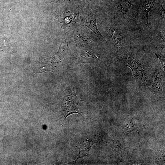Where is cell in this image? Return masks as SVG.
I'll use <instances>...</instances> for the list:
<instances>
[{
  "mask_svg": "<svg viewBox=\"0 0 165 165\" xmlns=\"http://www.w3.org/2000/svg\"><path fill=\"white\" fill-rule=\"evenodd\" d=\"M68 52V43L63 37L58 51L53 56L46 58L35 68V72L41 73L46 71L53 72L60 67L65 59Z\"/></svg>",
  "mask_w": 165,
  "mask_h": 165,
  "instance_id": "6da1fadb",
  "label": "cell"
},
{
  "mask_svg": "<svg viewBox=\"0 0 165 165\" xmlns=\"http://www.w3.org/2000/svg\"><path fill=\"white\" fill-rule=\"evenodd\" d=\"M79 100L75 93V87L70 86L65 90L61 102V108L63 118L65 119L74 113L81 115L78 108Z\"/></svg>",
  "mask_w": 165,
  "mask_h": 165,
  "instance_id": "7a4b0ae2",
  "label": "cell"
},
{
  "mask_svg": "<svg viewBox=\"0 0 165 165\" xmlns=\"http://www.w3.org/2000/svg\"><path fill=\"white\" fill-rule=\"evenodd\" d=\"M122 60L125 65L129 67L132 72V78L141 79H144L145 69L142 64L134 57L130 44L129 50L122 57Z\"/></svg>",
  "mask_w": 165,
  "mask_h": 165,
  "instance_id": "3957f363",
  "label": "cell"
},
{
  "mask_svg": "<svg viewBox=\"0 0 165 165\" xmlns=\"http://www.w3.org/2000/svg\"><path fill=\"white\" fill-rule=\"evenodd\" d=\"M102 26L107 32L114 45L121 48L124 44L125 38L123 31L109 24H103Z\"/></svg>",
  "mask_w": 165,
  "mask_h": 165,
  "instance_id": "277c9868",
  "label": "cell"
},
{
  "mask_svg": "<svg viewBox=\"0 0 165 165\" xmlns=\"http://www.w3.org/2000/svg\"><path fill=\"white\" fill-rule=\"evenodd\" d=\"M96 14L94 12L87 13L82 19L81 24L92 31L101 42H105V39L98 29Z\"/></svg>",
  "mask_w": 165,
  "mask_h": 165,
  "instance_id": "5b68a950",
  "label": "cell"
},
{
  "mask_svg": "<svg viewBox=\"0 0 165 165\" xmlns=\"http://www.w3.org/2000/svg\"><path fill=\"white\" fill-rule=\"evenodd\" d=\"M79 13L68 11L56 16L55 18L58 21L62 24L61 28L64 29L71 25L75 24L78 22Z\"/></svg>",
  "mask_w": 165,
  "mask_h": 165,
  "instance_id": "8992f818",
  "label": "cell"
},
{
  "mask_svg": "<svg viewBox=\"0 0 165 165\" xmlns=\"http://www.w3.org/2000/svg\"><path fill=\"white\" fill-rule=\"evenodd\" d=\"M154 77V82L150 89L155 94L161 95L164 90V80L161 72L157 67L155 68Z\"/></svg>",
  "mask_w": 165,
  "mask_h": 165,
  "instance_id": "52a82bcc",
  "label": "cell"
},
{
  "mask_svg": "<svg viewBox=\"0 0 165 165\" xmlns=\"http://www.w3.org/2000/svg\"><path fill=\"white\" fill-rule=\"evenodd\" d=\"M100 58L99 55L88 49L81 50L79 54L78 63H83L92 62Z\"/></svg>",
  "mask_w": 165,
  "mask_h": 165,
  "instance_id": "ba28073f",
  "label": "cell"
},
{
  "mask_svg": "<svg viewBox=\"0 0 165 165\" xmlns=\"http://www.w3.org/2000/svg\"><path fill=\"white\" fill-rule=\"evenodd\" d=\"M154 5L153 0H145L143 3L141 7V14L143 21L148 27H149L148 15L150 11L153 8Z\"/></svg>",
  "mask_w": 165,
  "mask_h": 165,
  "instance_id": "9c48e42d",
  "label": "cell"
},
{
  "mask_svg": "<svg viewBox=\"0 0 165 165\" xmlns=\"http://www.w3.org/2000/svg\"><path fill=\"white\" fill-rule=\"evenodd\" d=\"M133 0H120L117 7L119 13L124 16H127Z\"/></svg>",
  "mask_w": 165,
  "mask_h": 165,
  "instance_id": "30bf717a",
  "label": "cell"
},
{
  "mask_svg": "<svg viewBox=\"0 0 165 165\" xmlns=\"http://www.w3.org/2000/svg\"><path fill=\"white\" fill-rule=\"evenodd\" d=\"M73 38L77 48L83 47L90 42V39L87 35L82 33L77 34Z\"/></svg>",
  "mask_w": 165,
  "mask_h": 165,
  "instance_id": "8fae6325",
  "label": "cell"
},
{
  "mask_svg": "<svg viewBox=\"0 0 165 165\" xmlns=\"http://www.w3.org/2000/svg\"><path fill=\"white\" fill-rule=\"evenodd\" d=\"M124 127H125V130L128 133L132 131H135L136 130L134 124H133L132 123H130V122H129L126 123Z\"/></svg>",
  "mask_w": 165,
  "mask_h": 165,
  "instance_id": "7c38bea8",
  "label": "cell"
},
{
  "mask_svg": "<svg viewBox=\"0 0 165 165\" xmlns=\"http://www.w3.org/2000/svg\"><path fill=\"white\" fill-rule=\"evenodd\" d=\"M155 55L159 59L161 65L165 71V57L161 53L158 52L155 53Z\"/></svg>",
  "mask_w": 165,
  "mask_h": 165,
  "instance_id": "4fadbf2b",
  "label": "cell"
},
{
  "mask_svg": "<svg viewBox=\"0 0 165 165\" xmlns=\"http://www.w3.org/2000/svg\"><path fill=\"white\" fill-rule=\"evenodd\" d=\"M89 0H63V2H74L75 3H83L87 2Z\"/></svg>",
  "mask_w": 165,
  "mask_h": 165,
  "instance_id": "5bb4252c",
  "label": "cell"
}]
</instances>
